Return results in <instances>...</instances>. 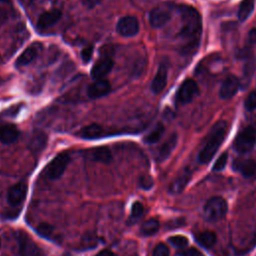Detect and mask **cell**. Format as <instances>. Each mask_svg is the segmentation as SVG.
Instances as JSON below:
<instances>
[{
    "mask_svg": "<svg viewBox=\"0 0 256 256\" xmlns=\"http://www.w3.org/2000/svg\"><path fill=\"white\" fill-rule=\"evenodd\" d=\"M182 19V26L179 33L183 41L182 54L194 53L200 42L202 32V21L199 12L190 5H180L178 7Z\"/></svg>",
    "mask_w": 256,
    "mask_h": 256,
    "instance_id": "obj_1",
    "label": "cell"
},
{
    "mask_svg": "<svg viewBox=\"0 0 256 256\" xmlns=\"http://www.w3.org/2000/svg\"><path fill=\"white\" fill-rule=\"evenodd\" d=\"M228 132V124L226 121H218L214 124L210 131L208 139L198 155V161L201 164H206L212 160L221 144L223 143Z\"/></svg>",
    "mask_w": 256,
    "mask_h": 256,
    "instance_id": "obj_2",
    "label": "cell"
},
{
    "mask_svg": "<svg viewBox=\"0 0 256 256\" xmlns=\"http://www.w3.org/2000/svg\"><path fill=\"white\" fill-rule=\"evenodd\" d=\"M228 211L227 201L221 196H213L207 200L203 207L204 217L210 222L223 219Z\"/></svg>",
    "mask_w": 256,
    "mask_h": 256,
    "instance_id": "obj_3",
    "label": "cell"
},
{
    "mask_svg": "<svg viewBox=\"0 0 256 256\" xmlns=\"http://www.w3.org/2000/svg\"><path fill=\"white\" fill-rule=\"evenodd\" d=\"M256 143V128L247 126L243 128L236 136L234 148L237 152L245 154L250 152Z\"/></svg>",
    "mask_w": 256,
    "mask_h": 256,
    "instance_id": "obj_4",
    "label": "cell"
},
{
    "mask_svg": "<svg viewBox=\"0 0 256 256\" xmlns=\"http://www.w3.org/2000/svg\"><path fill=\"white\" fill-rule=\"evenodd\" d=\"M16 240L20 256H44L41 248L24 231L16 232Z\"/></svg>",
    "mask_w": 256,
    "mask_h": 256,
    "instance_id": "obj_5",
    "label": "cell"
},
{
    "mask_svg": "<svg viewBox=\"0 0 256 256\" xmlns=\"http://www.w3.org/2000/svg\"><path fill=\"white\" fill-rule=\"evenodd\" d=\"M70 161V155L67 152H62L55 156L45 169V176L50 180L58 179L62 176Z\"/></svg>",
    "mask_w": 256,
    "mask_h": 256,
    "instance_id": "obj_6",
    "label": "cell"
},
{
    "mask_svg": "<svg viewBox=\"0 0 256 256\" xmlns=\"http://www.w3.org/2000/svg\"><path fill=\"white\" fill-rule=\"evenodd\" d=\"M198 94V86L193 79H186L179 87L176 93V102L187 104L191 102Z\"/></svg>",
    "mask_w": 256,
    "mask_h": 256,
    "instance_id": "obj_7",
    "label": "cell"
},
{
    "mask_svg": "<svg viewBox=\"0 0 256 256\" xmlns=\"http://www.w3.org/2000/svg\"><path fill=\"white\" fill-rule=\"evenodd\" d=\"M116 29L121 36L132 37L139 32V23L134 16H124L118 21Z\"/></svg>",
    "mask_w": 256,
    "mask_h": 256,
    "instance_id": "obj_8",
    "label": "cell"
},
{
    "mask_svg": "<svg viewBox=\"0 0 256 256\" xmlns=\"http://www.w3.org/2000/svg\"><path fill=\"white\" fill-rule=\"evenodd\" d=\"M171 17V11L167 6H157L149 13V22L152 27L160 28L164 26Z\"/></svg>",
    "mask_w": 256,
    "mask_h": 256,
    "instance_id": "obj_9",
    "label": "cell"
},
{
    "mask_svg": "<svg viewBox=\"0 0 256 256\" xmlns=\"http://www.w3.org/2000/svg\"><path fill=\"white\" fill-rule=\"evenodd\" d=\"M42 50V45L39 42H34L32 43L29 47H27L22 53L21 55L17 58L15 65L16 67H23L28 65L29 63H31L41 52Z\"/></svg>",
    "mask_w": 256,
    "mask_h": 256,
    "instance_id": "obj_10",
    "label": "cell"
},
{
    "mask_svg": "<svg viewBox=\"0 0 256 256\" xmlns=\"http://www.w3.org/2000/svg\"><path fill=\"white\" fill-rule=\"evenodd\" d=\"M27 185L24 182H19L11 186L7 193L8 203L12 206H17L21 204L27 195Z\"/></svg>",
    "mask_w": 256,
    "mask_h": 256,
    "instance_id": "obj_11",
    "label": "cell"
},
{
    "mask_svg": "<svg viewBox=\"0 0 256 256\" xmlns=\"http://www.w3.org/2000/svg\"><path fill=\"white\" fill-rule=\"evenodd\" d=\"M239 80L234 75H229L225 78V80L222 82V85L219 90L220 98L223 100H228L232 98L239 89Z\"/></svg>",
    "mask_w": 256,
    "mask_h": 256,
    "instance_id": "obj_12",
    "label": "cell"
},
{
    "mask_svg": "<svg viewBox=\"0 0 256 256\" xmlns=\"http://www.w3.org/2000/svg\"><path fill=\"white\" fill-rule=\"evenodd\" d=\"M111 90V85L107 80L99 79L90 84L87 88V95L91 99H96L107 95Z\"/></svg>",
    "mask_w": 256,
    "mask_h": 256,
    "instance_id": "obj_13",
    "label": "cell"
},
{
    "mask_svg": "<svg viewBox=\"0 0 256 256\" xmlns=\"http://www.w3.org/2000/svg\"><path fill=\"white\" fill-rule=\"evenodd\" d=\"M112 68H113L112 59L108 57L101 58L93 65L91 69V76L96 80L102 79L112 70Z\"/></svg>",
    "mask_w": 256,
    "mask_h": 256,
    "instance_id": "obj_14",
    "label": "cell"
},
{
    "mask_svg": "<svg viewBox=\"0 0 256 256\" xmlns=\"http://www.w3.org/2000/svg\"><path fill=\"white\" fill-rule=\"evenodd\" d=\"M167 75H168L167 66H166V64L162 63L159 66V68L155 74V77L151 83V90L154 94H159L165 88L166 83H167Z\"/></svg>",
    "mask_w": 256,
    "mask_h": 256,
    "instance_id": "obj_15",
    "label": "cell"
},
{
    "mask_svg": "<svg viewBox=\"0 0 256 256\" xmlns=\"http://www.w3.org/2000/svg\"><path fill=\"white\" fill-rule=\"evenodd\" d=\"M233 169L244 177H251L256 173V161L253 159H236L233 163Z\"/></svg>",
    "mask_w": 256,
    "mask_h": 256,
    "instance_id": "obj_16",
    "label": "cell"
},
{
    "mask_svg": "<svg viewBox=\"0 0 256 256\" xmlns=\"http://www.w3.org/2000/svg\"><path fill=\"white\" fill-rule=\"evenodd\" d=\"M62 12L59 9H53L48 12L43 13L37 21V27L39 29H46L55 23L58 22V20L61 18Z\"/></svg>",
    "mask_w": 256,
    "mask_h": 256,
    "instance_id": "obj_17",
    "label": "cell"
},
{
    "mask_svg": "<svg viewBox=\"0 0 256 256\" xmlns=\"http://www.w3.org/2000/svg\"><path fill=\"white\" fill-rule=\"evenodd\" d=\"M19 137V130L12 124H4L0 126V142L11 144Z\"/></svg>",
    "mask_w": 256,
    "mask_h": 256,
    "instance_id": "obj_18",
    "label": "cell"
},
{
    "mask_svg": "<svg viewBox=\"0 0 256 256\" xmlns=\"http://www.w3.org/2000/svg\"><path fill=\"white\" fill-rule=\"evenodd\" d=\"M108 132L98 124H91L85 126L79 131V136L84 139H97L107 135Z\"/></svg>",
    "mask_w": 256,
    "mask_h": 256,
    "instance_id": "obj_19",
    "label": "cell"
},
{
    "mask_svg": "<svg viewBox=\"0 0 256 256\" xmlns=\"http://www.w3.org/2000/svg\"><path fill=\"white\" fill-rule=\"evenodd\" d=\"M190 178H191V172L188 169H185L171 183L170 188H169V192L172 193V194L181 193L184 190V188L186 187V185L188 184Z\"/></svg>",
    "mask_w": 256,
    "mask_h": 256,
    "instance_id": "obj_20",
    "label": "cell"
},
{
    "mask_svg": "<svg viewBox=\"0 0 256 256\" xmlns=\"http://www.w3.org/2000/svg\"><path fill=\"white\" fill-rule=\"evenodd\" d=\"M177 144V135L176 134H172L159 148L158 153H157V160L158 161H164L166 160L170 154L172 153V151L174 150L175 146Z\"/></svg>",
    "mask_w": 256,
    "mask_h": 256,
    "instance_id": "obj_21",
    "label": "cell"
},
{
    "mask_svg": "<svg viewBox=\"0 0 256 256\" xmlns=\"http://www.w3.org/2000/svg\"><path fill=\"white\" fill-rule=\"evenodd\" d=\"M91 159L101 163H109L112 160L111 151L107 147H96L90 152Z\"/></svg>",
    "mask_w": 256,
    "mask_h": 256,
    "instance_id": "obj_22",
    "label": "cell"
},
{
    "mask_svg": "<svg viewBox=\"0 0 256 256\" xmlns=\"http://www.w3.org/2000/svg\"><path fill=\"white\" fill-rule=\"evenodd\" d=\"M216 239L217 237L212 231H203L195 235V240L197 241V243L206 249L213 247L216 243Z\"/></svg>",
    "mask_w": 256,
    "mask_h": 256,
    "instance_id": "obj_23",
    "label": "cell"
},
{
    "mask_svg": "<svg viewBox=\"0 0 256 256\" xmlns=\"http://www.w3.org/2000/svg\"><path fill=\"white\" fill-rule=\"evenodd\" d=\"M159 227H160L159 221L155 218H151L142 224L140 232L144 236H151L157 233V231L159 230Z\"/></svg>",
    "mask_w": 256,
    "mask_h": 256,
    "instance_id": "obj_24",
    "label": "cell"
},
{
    "mask_svg": "<svg viewBox=\"0 0 256 256\" xmlns=\"http://www.w3.org/2000/svg\"><path fill=\"white\" fill-rule=\"evenodd\" d=\"M254 9V1L253 0H243L240 3L239 9H238V19L240 21H245L253 12Z\"/></svg>",
    "mask_w": 256,
    "mask_h": 256,
    "instance_id": "obj_25",
    "label": "cell"
},
{
    "mask_svg": "<svg viewBox=\"0 0 256 256\" xmlns=\"http://www.w3.org/2000/svg\"><path fill=\"white\" fill-rule=\"evenodd\" d=\"M164 133V127L162 124H158L149 134H147L144 138V142L148 144H154L160 140Z\"/></svg>",
    "mask_w": 256,
    "mask_h": 256,
    "instance_id": "obj_26",
    "label": "cell"
},
{
    "mask_svg": "<svg viewBox=\"0 0 256 256\" xmlns=\"http://www.w3.org/2000/svg\"><path fill=\"white\" fill-rule=\"evenodd\" d=\"M144 212V207L142 205V203H140L139 201H136L132 204L131 207V213H130V222H136L138 219L141 218V216L143 215Z\"/></svg>",
    "mask_w": 256,
    "mask_h": 256,
    "instance_id": "obj_27",
    "label": "cell"
},
{
    "mask_svg": "<svg viewBox=\"0 0 256 256\" xmlns=\"http://www.w3.org/2000/svg\"><path fill=\"white\" fill-rule=\"evenodd\" d=\"M46 143V136L43 133H36L34 135V137L31 140V148L39 151L41 149H43V147L45 146Z\"/></svg>",
    "mask_w": 256,
    "mask_h": 256,
    "instance_id": "obj_28",
    "label": "cell"
},
{
    "mask_svg": "<svg viewBox=\"0 0 256 256\" xmlns=\"http://www.w3.org/2000/svg\"><path fill=\"white\" fill-rule=\"evenodd\" d=\"M169 242L177 249H185L188 245V239L182 235H174L169 237Z\"/></svg>",
    "mask_w": 256,
    "mask_h": 256,
    "instance_id": "obj_29",
    "label": "cell"
},
{
    "mask_svg": "<svg viewBox=\"0 0 256 256\" xmlns=\"http://www.w3.org/2000/svg\"><path fill=\"white\" fill-rule=\"evenodd\" d=\"M36 230H37V233L42 237L46 239H54V230L50 225L46 223H42L36 228Z\"/></svg>",
    "mask_w": 256,
    "mask_h": 256,
    "instance_id": "obj_30",
    "label": "cell"
},
{
    "mask_svg": "<svg viewBox=\"0 0 256 256\" xmlns=\"http://www.w3.org/2000/svg\"><path fill=\"white\" fill-rule=\"evenodd\" d=\"M227 161H228V153L224 152L223 154H221L217 158L216 162L214 163L213 168H212L213 171H221V170H223L225 168L226 164H227Z\"/></svg>",
    "mask_w": 256,
    "mask_h": 256,
    "instance_id": "obj_31",
    "label": "cell"
},
{
    "mask_svg": "<svg viewBox=\"0 0 256 256\" xmlns=\"http://www.w3.org/2000/svg\"><path fill=\"white\" fill-rule=\"evenodd\" d=\"M245 108L248 111H253L256 109V89L253 90L245 100Z\"/></svg>",
    "mask_w": 256,
    "mask_h": 256,
    "instance_id": "obj_32",
    "label": "cell"
},
{
    "mask_svg": "<svg viewBox=\"0 0 256 256\" xmlns=\"http://www.w3.org/2000/svg\"><path fill=\"white\" fill-rule=\"evenodd\" d=\"M169 248L164 243H159L153 249L152 256H169Z\"/></svg>",
    "mask_w": 256,
    "mask_h": 256,
    "instance_id": "obj_33",
    "label": "cell"
},
{
    "mask_svg": "<svg viewBox=\"0 0 256 256\" xmlns=\"http://www.w3.org/2000/svg\"><path fill=\"white\" fill-rule=\"evenodd\" d=\"M92 54H93V47L89 46V47H86L82 50L81 52V57H82V60L83 62L85 63H88L92 57Z\"/></svg>",
    "mask_w": 256,
    "mask_h": 256,
    "instance_id": "obj_34",
    "label": "cell"
},
{
    "mask_svg": "<svg viewBox=\"0 0 256 256\" xmlns=\"http://www.w3.org/2000/svg\"><path fill=\"white\" fill-rule=\"evenodd\" d=\"M181 256H204V255L196 248H189L187 250H184V252L181 253Z\"/></svg>",
    "mask_w": 256,
    "mask_h": 256,
    "instance_id": "obj_35",
    "label": "cell"
},
{
    "mask_svg": "<svg viewBox=\"0 0 256 256\" xmlns=\"http://www.w3.org/2000/svg\"><path fill=\"white\" fill-rule=\"evenodd\" d=\"M248 42L249 44H255L256 43V27L252 28L248 33Z\"/></svg>",
    "mask_w": 256,
    "mask_h": 256,
    "instance_id": "obj_36",
    "label": "cell"
},
{
    "mask_svg": "<svg viewBox=\"0 0 256 256\" xmlns=\"http://www.w3.org/2000/svg\"><path fill=\"white\" fill-rule=\"evenodd\" d=\"M99 1H100V0H82L83 4L86 5V6H88V7H93V6H95Z\"/></svg>",
    "mask_w": 256,
    "mask_h": 256,
    "instance_id": "obj_37",
    "label": "cell"
},
{
    "mask_svg": "<svg viewBox=\"0 0 256 256\" xmlns=\"http://www.w3.org/2000/svg\"><path fill=\"white\" fill-rule=\"evenodd\" d=\"M96 256H114V254H113L112 251H110L108 249H105V250L100 251Z\"/></svg>",
    "mask_w": 256,
    "mask_h": 256,
    "instance_id": "obj_38",
    "label": "cell"
},
{
    "mask_svg": "<svg viewBox=\"0 0 256 256\" xmlns=\"http://www.w3.org/2000/svg\"><path fill=\"white\" fill-rule=\"evenodd\" d=\"M32 1H33V0H20V2H21L22 4H24V5H29L30 3H32Z\"/></svg>",
    "mask_w": 256,
    "mask_h": 256,
    "instance_id": "obj_39",
    "label": "cell"
},
{
    "mask_svg": "<svg viewBox=\"0 0 256 256\" xmlns=\"http://www.w3.org/2000/svg\"><path fill=\"white\" fill-rule=\"evenodd\" d=\"M131 256H137V255H136V254H135V255H131Z\"/></svg>",
    "mask_w": 256,
    "mask_h": 256,
    "instance_id": "obj_40",
    "label": "cell"
},
{
    "mask_svg": "<svg viewBox=\"0 0 256 256\" xmlns=\"http://www.w3.org/2000/svg\"><path fill=\"white\" fill-rule=\"evenodd\" d=\"M0 246H1V240H0Z\"/></svg>",
    "mask_w": 256,
    "mask_h": 256,
    "instance_id": "obj_41",
    "label": "cell"
}]
</instances>
